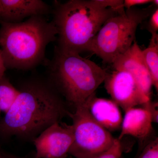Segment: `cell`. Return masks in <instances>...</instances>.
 Here are the masks:
<instances>
[{
	"label": "cell",
	"mask_w": 158,
	"mask_h": 158,
	"mask_svg": "<svg viewBox=\"0 0 158 158\" xmlns=\"http://www.w3.org/2000/svg\"><path fill=\"white\" fill-rule=\"evenodd\" d=\"M17 99L0 120V137L34 140L51 125L71 113L49 80L33 79L19 89Z\"/></svg>",
	"instance_id": "1"
},
{
	"label": "cell",
	"mask_w": 158,
	"mask_h": 158,
	"mask_svg": "<svg viewBox=\"0 0 158 158\" xmlns=\"http://www.w3.org/2000/svg\"><path fill=\"white\" fill-rule=\"evenodd\" d=\"M0 46L7 69L28 70L44 61L47 46L57 40L52 20L37 15L22 22L0 21Z\"/></svg>",
	"instance_id": "2"
},
{
	"label": "cell",
	"mask_w": 158,
	"mask_h": 158,
	"mask_svg": "<svg viewBox=\"0 0 158 158\" xmlns=\"http://www.w3.org/2000/svg\"><path fill=\"white\" fill-rule=\"evenodd\" d=\"M58 45L62 50L79 54L88 51L91 41L106 21L118 13L102 8L94 0L56 2L52 8Z\"/></svg>",
	"instance_id": "3"
},
{
	"label": "cell",
	"mask_w": 158,
	"mask_h": 158,
	"mask_svg": "<svg viewBox=\"0 0 158 158\" xmlns=\"http://www.w3.org/2000/svg\"><path fill=\"white\" fill-rule=\"evenodd\" d=\"M48 69L50 81L61 96L75 108L83 104L94 93L107 73L93 61L57 46Z\"/></svg>",
	"instance_id": "4"
},
{
	"label": "cell",
	"mask_w": 158,
	"mask_h": 158,
	"mask_svg": "<svg viewBox=\"0 0 158 158\" xmlns=\"http://www.w3.org/2000/svg\"><path fill=\"white\" fill-rule=\"evenodd\" d=\"M157 8L153 4L143 9L134 7L126 9L123 14L108 19L94 37L88 51L95 54L104 63H113L131 46L138 26Z\"/></svg>",
	"instance_id": "5"
},
{
	"label": "cell",
	"mask_w": 158,
	"mask_h": 158,
	"mask_svg": "<svg viewBox=\"0 0 158 158\" xmlns=\"http://www.w3.org/2000/svg\"><path fill=\"white\" fill-rule=\"evenodd\" d=\"M75 108L70 117L74 140L69 154L75 158H93L110 148L115 138L94 120L85 104Z\"/></svg>",
	"instance_id": "6"
},
{
	"label": "cell",
	"mask_w": 158,
	"mask_h": 158,
	"mask_svg": "<svg viewBox=\"0 0 158 158\" xmlns=\"http://www.w3.org/2000/svg\"><path fill=\"white\" fill-rule=\"evenodd\" d=\"M105 87L113 102L125 112L150 101L130 73L115 70L107 73Z\"/></svg>",
	"instance_id": "7"
},
{
	"label": "cell",
	"mask_w": 158,
	"mask_h": 158,
	"mask_svg": "<svg viewBox=\"0 0 158 158\" xmlns=\"http://www.w3.org/2000/svg\"><path fill=\"white\" fill-rule=\"evenodd\" d=\"M73 140L72 125L56 123L33 140L36 148L35 158H66Z\"/></svg>",
	"instance_id": "8"
},
{
	"label": "cell",
	"mask_w": 158,
	"mask_h": 158,
	"mask_svg": "<svg viewBox=\"0 0 158 158\" xmlns=\"http://www.w3.org/2000/svg\"><path fill=\"white\" fill-rule=\"evenodd\" d=\"M115 70L126 71L135 79L143 92L150 98L152 82L142 50L135 40L126 52L119 56L113 63Z\"/></svg>",
	"instance_id": "9"
},
{
	"label": "cell",
	"mask_w": 158,
	"mask_h": 158,
	"mask_svg": "<svg viewBox=\"0 0 158 158\" xmlns=\"http://www.w3.org/2000/svg\"><path fill=\"white\" fill-rule=\"evenodd\" d=\"M52 8L41 0H0V21L15 23L27 18L46 16Z\"/></svg>",
	"instance_id": "10"
},
{
	"label": "cell",
	"mask_w": 158,
	"mask_h": 158,
	"mask_svg": "<svg viewBox=\"0 0 158 158\" xmlns=\"http://www.w3.org/2000/svg\"><path fill=\"white\" fill-rule=\"evenodd\" d=\"M94 120L108 131L121 128L123 118L119 107L112 100L98 98L93 94L84 103Z\"/></svg>",
	"instance_id": "11"
},
{
	"label": "cell",
	"mask_w": 158,
	"mask_h": 158,
	"mask_svg": "<svg viewBox=\"0 0 158 158\" xmlns=\"http://www.w3.org/2000/svg\"><path fill=\"white\" fill-rule=\"evenodd\" d=\"M123 118L118 140L131 135L141 141L148 138L152 132V122L149 113L143 108H132L125 111Z\"/></svg>",
	"instance_id": "12"
},
{
	"label": "cell",
	"mask_w": 158,
	"mask_h": 158,
	"mask_svg": "<svg viewBox=\"0 0 158 158\" xmlns=\"http://www.w3.org/2000/svg\"><path fill=\"white\" fill-rule=\"evenodd\" d=\"M144 61L149 71L152 86L158 90V34L152 35L149 45L142 50Z\"/></svg>",
	"instance_id": "13"
},
{
	"label": "cell",
	"mask_w": 158,
	"mask_h": 158,
	"mask_svg": "<svg viewBox=\"0 0 158 158\" xmlns=\"http://www.w3.org/2000/svg\"><path fill=\"white\" fill-rule=\"evenodd\" d=\"M19 90L11 84L9 79L4 76L0 79V111L5 113L14 103Z\"/></svg>",
	"instance_id": "14"
},
{
	"label": "cell",
	"mask_w": 158,
	"mask_h": 158,
	"mask_svg": "<svg viewBox=\"0 0 158 158\" xmlns=\"http://www.w3.org/2000/svg\"><path fill=\"white\" fill-rule=\"evenodd\" d=\"M123 151L121 141L115 138L110 148L93 158H120Z\"/></svg>",
	"instance_id": "15"
},
{
	"label": "cell",
	"mask_w": 158,
	"mask_h": 158,
	"mask_svg": "<svg viewBox=\"0 0 158 158\" xmlns=\"http://www.w3.org/2000/svg\"><path fill=\"white\" fill-rule=\"evenodd\" d=\"M100 7L105 9L110 8L113 9L118 14H123L125 12L123 0H94Z\"/></svg>",
	"instance_id": "16"
},
{
	"label": "cell",
	"mask_w": 158,
	"mask_h": 158,
	"mask_svg": "<svg viewBox=\"0 0 158 158\" xmlns=\"http://www.w3.org/2000/svg\"><path fill=\"white\" fill-rule=\"evenodd\" d=\"M138 158H158V138L144 146Z\"/></svg>",
	"instance_id": "17"
},
{
	"label": "cell",
	"mask_w": 158,
	"mask_h": 158,
	"mask_svg": "<svg viewBox=\"0 0 158 158\" xmlns=\"http://www.w3.org/2000/svg\"><path fill=\"white\" fill-rule=\"evenodd\" d=\"M142 108L147 110L151 117L152 123L158 122V104L157 102H152L151 101L142 105Z\"/></svg>",
	"instance_id": "18"
},
{
	"label": "cell",
	"mask_w": 158,
	"mask_h": 158,
	"mask_svg": "<svg viewBox=\"0 0 158 158\" xmlns=\"http://www.w3.org/2000/svg\"><path fill=\"white\" fill-rule=\"evenodd\" d=\"M148 30L153 34H157L158 31V9L156 8L150 16Z\"/></svg>",
	"instance_id": "19"
},
{
	"label": "cell",
	"mask_w": 158,
	"mask_h": 158,
	"mask_svg": "<svg viewBox=\"0 0 158 158\" xmlns=\"http://www.w3.org/2000/svg\"><path fill=\"white\" fill-rule=\"evenodd\" d=\"M150 0H125L123 2L124 8L128 9L137 5H144L152 2Z\"/></svg>",
	"instance_id": "20"
},
{
	"label": "cell",
	"mask_w": 158,
	"mask_h": 158,
	"mask_svg": "<svg viewBox=\"0 0 158 158\" xmlns=\"http://www.w3.org/2000/svg\"><path fill=\"white\" fill-rule=\"evenodd\" d=\"M6 69L7 68L3 59L2 53L1 49H0V79L5 76V72L6 71Z\"/></svg>",
	"instance_id": "21"
},
{
	"label": "cell",
	"mask_w": 158,
	"mask_h": 158,
	"mask_svg": "<svg viewBox=\"0 0 158 158\" xmlns=\"http://www.w3.org/2000/svg\"><path fill=\"white\" fill-rule=\"evenodd\" d=\"M13 156L8 155L3 152L0 147V158H12Z\"/></svg>",
	"instance_id": "22"
},
{
	"label": "cell",
	"mask_w": 158,
	"mask_h": 158,
	"mask_svg": "<svg viewBox=\"0 0 158 158\" xmlns=\"http://www.w3.org/2000/svg\"><path fill=\"white\" fill-rule=\"evenodd\" d=\"M14 158H17V157H16L14 156Z\"/></svg>",
	"instance_id": "23"
},
{
	"label": "cell",
	"mask_w": 158,
	"mask_h": 158,
	"mask_svg": "<svg viewBox=\"0 0 158 158\" xmlns=\"http://www.w3.org/2000/svg\"><path fill=\"white\" fill-rule=\"evenodd\" d=\"M12 158H14V156H13V157H12Z\"/></svg>",
	"instance_id": "24"
},
{
	"label": "cell",
	"mask_w": 158,
	"mask_h": 158,
	"mask_svg": "<svg viewBox=\"0 0 158 158\" xmlns=\"http://www.w3.org/2000/svg\"><path fill=\"white\" fill-rule=\"evenodd\" d=\"M0 112H1V111H0Z\"/></svg>",
	"instance_id": "25"
}]
</instances>
